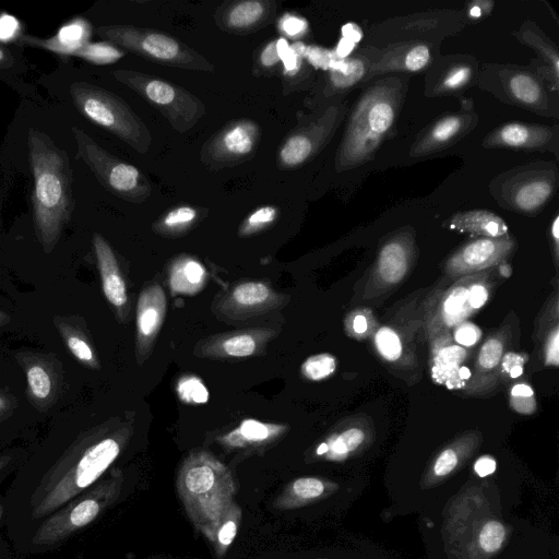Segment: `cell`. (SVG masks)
Segmentation results:
<instances>
[{
	"label": "cell",
	"mask_w": 559,
	"mask_h": 559,
	"mask_svg": "<svg viewBox=\"0 0 559 559\" xmlns=\"http://www.w3.org/2000/svg\"><path fill=\"white\" fill-rule=\"evenodd\" d=\"M521 487L496 455H479L442 510L417 518L426 559H559L555 535L513 514Z\"/></svg>",
	"instance_id": "6da1fadb"
},
{
	"label": "cell",
	"mask_w": 559,
	"mask_h": 559,
	"mask_svg": "<svg viewBox=\"0 0 559 559\" xmlns=\"http://www.w3.org/2000/svg\"><path fill=\"white\" fill-rule=\"evenodd\" d=\"M121 451L112 436H81L47 469L27 497L28 515L48 516L91 487Z\"/></svg>",
	"instance_id": "7a4b0ae2"
},
{
	"label": "cell",
	"mask_w": 559,
	"mask_h": 559,
	"mask_svg": "<svg viewBox=\"0 0 559 559\" xmlns=\"http://www.w3.org/2000/svg\"><path fill=\"white\" fill-rule=\"evenodd\" d=\"M27 147L34 179V228L45 251L50 252L74 209L70 160L63 148L36 128H28Z\"/></svg>",
	"instance_id": "3957f363"
},
{
	"label": "cell",
	"mask_w": 559,
	"mask_h": 559,
	"mask_svg": "<svg viewBox=\"0 0 559 559\" xmlns=\"http://www.w3.org/2000/svg\"><path fill=\"white\" fill-rule=\"evenodd\" d=\"M177 486L189 518L207 538L234 503L230 472L210 453L197 452L181 465Z\"/></svg>",
	"instance_id": "277c9868"
},
{
	"label": "cell",
	"mask_w": 559,
	"mask_h": 559,
	"mask_svg": "<svg viewBox=\"0 0 559 559\" xmlns=\"http://www.w3.org/2000/svg\"><path fill=\"white\" fill-rule=\"evenodd\" d=\"M498 266L476 274L465 275L452 282L428 288L425 297L423 336L429 341L440 332L455 325L479 311L498 285Z\"/></svg>",
	"instance_id": "5b68a950"
},
{
	"label": "cell",
	"mask_w": 559,
	"mask_h": 559,
	"mask_svg": "<svg viewBox=\"0 0 559 559\" xmlns=\"http://www.w3.org/2000/svg\"><path fill=\"white\" fill-rule=\"evenodd\" d=\"M75 108L85 118L106 129L140 154L152 145V134L145 122L118 95L87 82L70 85Z\"/></svg>",
	"instance_id": "8992f818"
},
{
	"label": "cell",
	"mask_w": 559,
	"mask_h": 559,
	"mask_svg": "<svg viewBox=\"0 0 559 559\" xmlns=\"http://www.w3.org/2000/svg\"><path fill=\"white\" fill-rule=\"evenodd\" d=\"M394 117L393 97L386 90L374 87L364 95L340 146L337 166L344 168L366 160L392 127Z\"/></svg>",
	"instance_id": "52a82bcc"
},
{
	"label": "cell",
	"mask_w": 559,
	"mask_h": 559,
	"mask_svg": "<svg viewBox=\"0 0 559 559\" xmlns=\"http://www.w3.org/2000/svg\"><path fill=\"white\" fill-rule=\"evenodd\" d=\"M96 31L107 41L152 62L185 70L215 71L207 59L168 34L134 25H105Z\"/></svg>",
	"instance_id": "ba28073f"
},
{
	"label": "cell",
	"mask_w": 559,
	"mask_h": 559,
	"mask_svg": "<svg viewBox=\"0 0 559 559\" xmlns=\"http://www.w3.org/2000/svg\"><path fill=\"white\" fill-rule=\"evenodd\" d=\"M114 78L155 107L180 133L192 129L205 115L203 102L186 88L135 70H116Z\"/></svg>",
	"instance_id": "9c48e42d"
},
{
	"label": "cell",
	"mask_w": 559,
	"mask_h": 559,
	"mask_svg": "<svg viewBox=\"0 0 559 559\" xmlns=\"http://www.w3.org/2000/svg\"><path fill=\"white\" fill-rule=\"evenodd\" d=\"M72 133L80 158L106 190L132 203L147 200L152 193V186L134 165L108 153L84 130L72 127Z\"/></svg>",
	"instance_id": "30bf717a"
},
{
	"label": "cell",
	"mask_w": 559,
	"mask_h": 559,
	"mask_svg": "<svg viewBox=\"0 0 559 559\" xmlns=\"http://www.w3.org/2000/svg\"><path fill=\"white\" fill-rule=\"evenodd\" d=\"M416 255L414 237L409 233L388 239L378 252L358 300L376 305L386 298L409 276Z\"/></svg>",
	"instance_id": "8fae6325"
},
{
	"label": "cell",
	"mask_w": 559,
	"mask_h": 559,
	"mask_svg": "<svg viewBox=\"0 0 559 559\" xmlns=\"http://www.w3.org/2000/svg\"><path fill=\"white\" fill-rule=\"evenodd\" d=\"M116 485L104 483L87 493L74 498L53 512L37 528L33 544L52 546L91 524L116 497Z\"/></svg>",
	"instance_id": "7c38bea8"
},
{
	"label": "cell",
	"mask_w": 559,
	"mask_h": 559,
	"mask_svg": "<svg viewBox=\"0 0 559 559\" xmlns=\"http://www.w3.org/2000/svg\"><path fill=\"white\" fill-rule=\"evenodd\" d=\"M519 342V318L510 312L500 326L481 343L474 357L464 395L480 399L493 396L500 388L497 380L499 364L507 352L518 348Z\"/></svg>",
	"instance_id": "4fadbf2b"
},
{
	"label": "cell",
	"mask_w": 559,
	"mask_h": 559,
	"mask_svg": "<svg viewBox=\"0 0 559 559\" xmlns=\"http://www.w3.org/2000/svg\"><path fill=\"white\" fill-rule=\"evenodd\" d=\"M377 440L376 425L365 414L338 421L313 448L314 461L344 466L368 455Z\"/></svg>",
	"instance_id": "5bb4252c"
},
{
	"label": "cell",
	"mask_w": 559,
	"mask_h": 559,
	"mask_svg": "<svg viewBox=\"0 0 559 559\" xmlns=\"http://www.w3.org/2000/svg\"><path fill=\"white\" fill-rule=\"evenodd\" d=\"M260 139L261 128L255 121L230 120L204 142L201 162L212 170L238 166L253 156Z\"/></svg>",
	"instance_id": "9a60e30c"
},
{
	"label": "cell",
	"mask_w": 559,
	"mask_h": 559,
	"mask_svg": "<svg viewBox=\"0 0 559 559\" xmlns=\"http://www.w3.org/2000/svg\"><path fill=\"white\" fill-rule=\"evenodd\" d=\"M516 240L504 235L497 238L480 237L460 247L444 264V277L455 281L462 276L493 269L507 262L515 251Z\"/></svg>",
	"instance_id": "2e32d148"
},
{
	"label": "cell",
	"mask_w": 559,
	"mask_h": 559,
	"mask_svg": "<svg viewBox=\"0 0 559 559\" xmlns=\"http://www.w3.org/2000/svg\"><path fill=\"white\" fill-rule=\"evenodd\" d=\"M469 348L457 345L449 331L429 340V368L432 380L450 390H464L474 361Z\"/></svg>",
	"instance_id": "e0dca14e"
},
{
	"label": "cell",
	"mask_w": 559,
	"mask_h": 559,
	"mask_svg": "<svg viewBox=\"0 0 559 559\" xmlns=\"http://www.w3.org/2000/svg\"><path fill=\"white\" fill-rule=\"evenodd\" d=\"M333 112H325L317 121L294 129L281 145L276 164L282 170L293 169L312 158L326 140Z\"/></svg>",
	"instance_id": "ac0fdd59"
},
{
	"label": "cell",
	"mask_w": 559,
	"mask_h": 559,
	"mask_svg": "<svg viewBox=\"0 0 559 559\" xmlns=\"http://www.w3.org/2000/svg\"><path fill=\"white\" fill-rule=\"evenodd\" d=\"M275 14V1L237 0L223 3L216 10L214 21L222 31L247 35L271 24Z\"/></svg>",
	"instance_id": "d6986e66"
},
{
	"label": "cell",
	"mask_w": 559,
	"mask_h": 559,
	"mask_svg": "<svg viewBox=\"0 0 559 559\" xmlns=\"http://www.w3.org/2000/svg\"><path fill=\"white\" fill-rule=\"evenodd\" d=\"M558 320V293L555 290L540 309L532 335L535 343L534 353L543 367H558L559 364Z\"/></svg>",
	"instance_id": "ffe728a7"
},
{
	"label": "cell",
	"mask_w": 559,
	"mask_h": 559,
	"mask_svg": "<svg viewBox=\"0 0 559 559\" xmlns=\"http://www.w3.org/2000/svg\"><path fill=\"white\" fill-rule=\"evenodd\" d=\"M93 247L104 295L115 309L122 311L128 302V294L116 255L106 239L98 233L93 235Z\"/></svg>",
	"instance_id": "44dd1931"
},
{
	"label": "cell",
	"mask_w": 559,
	"mask_h": 559,
	"mask_svg": "<svg viewBox=\"0 0 559 559\" xmlns=\"http://www.w3.org/2000/svg\"><path fill=\"white\" fill-rule=\"evenodd\" d=\"M165 313L166 296L163 288L157 284L144 288L136 308V340L140 352H145L155 340Z\"/></svg>",
	"instance_id": "7402d4cb"
},
{
	"label": "cell",
	"mask_w": 559,
	"mask_h": 559,
	"mask_svg": "<svg viewBox=\"0 0 559 559\" xmlns=\"http://www.w3.org/2000/svg\"><path fill=\"white\" fill-rule=\"evenodd\" d=\"M24 368L27 395L31 402L39 409H47L56 400L59 380L52 362L38 355L21 358Z\"/></svg>",
	"instance_id": "603a6c76"
},
{
	"label": "cell",
	"mask_w": 559,
	"mask_h": 559,
	"mask_svg": "<svg viewBox=\"0 0 559 559\" xmlns=\"http://www.w3.org/2000/svg\"><path fill=\"white\" fill-rule=\"evenodd\" d=\"M91 36V25L84 19L78 17L61 26L58 33L50 38H38L23 35L21 43L34 47L44 48L59 55L73 56L74 52L85 45Z\"/></svg>",
	"instance_id": "cb8c5ba5"
},
{
	"label": "cell",
	"mask_w": 559,
	"mask_h": 559,
	"mask_svg": "<svg viewBox=\"0 0 559 559\" xmlns=\"http://www.w3.org/2000/svg\"><path fill=\"white\" fill-rule=\"evenodd\" d=\"M430 61V50L424 44L404 45L384 53L371 71L381 73L388 71L416 72L424 69Z\"/></svg>",
	"instance_id": "d4e9b609"
},
{
	"label": "cell",
	"mask_w": 559,
	"mask_h": 559,
	"mask_svg": "<svg viewBox=\"0 0 559 559\" xmlns=\"http://www.w3.org/2000/svg\"><path fill=\"white\" fill-rule=\"evenodd\" d=\"M450 226L461 233L486 238H497L508 234V226L503 219L488 211L460 213L451 219Z\"/></svg>",
	"instance_id": "484cf974"
},
{
	"label": "cell",
	"mask_w": 559,
	"mask_h": 559,
	"mask_svg": "<svg viewBox=\"0 0 559 559\" xmlns=\"http://www.w3.org/2000/svg\"><path fill=\"white\" fill-rule=\"evenodd\" d=\"M204 266L191 257H180L169 270V287L174 294L193 295L205 285Z\"/></svg>",
	"instance_id": "4316f807"
},
{
	"label": "cell",
	"mask_w": 559,
	"mask_h": 559,
	"mask_svg": "<svg viewBox=\"0 0 559 559\" xmlns=\"http://www.w3.org/2000/svg\"><path fill=\"white\" fill-rule=\"evenodd\" d=\"M284 426L245 419L237 428L223 437L225 444L231 448H245L264 444L282 433Z\"/></svg>",
	"instance_id": "83f0119b"
},
{
	"label": "cell",
	"mask_w": 559,
	"mask_h": 559,
	"mask_svg": "<svg viewBox=\"0 0 559 559\" xmlns=\"http://www.w3.org/2000/svg\"><path fill=\"white\" fill-rule=\"evenodd\" d=\"M53 322L71 355L88 368H98V360L86 334L74 324V321L56 317Z\"/></svg>",
	"instance_id": "f1b7e54d"
},
{
	"label": "cell",
	"mask_w": 559,
	"mask_h": 559,
	"mask_svg": "<svg viewBox=\"0 0 559 559\" xmlns=\"http://www.w3.org/2000/svg\"><path fill=\"white\" fill-rule=\"evenodd\" d=\"M548 136V130L515 122L501 127L489 138V142L509 147H536L545 143Z\"/></svg>",
	"instance_id": "f546056e"
},
{
	"label": "cell",
	"mask_w": 559,
	"mask_h": 559,
	"mask_svg": "<svg viewBox=\"0 0 559 559\" xmlns=\"http://www.w3.org/2000/svg\"><path fill=\"white\" fill-rule=\"evenodd\" d=\"M197 207L180 205L169 210L153 225V229L162 235L178 236L186 233L199 219Z\"/></svg>",
	"instance_id": "4dcf8cb0"
},
{
	"label": "cell",
	"mask_w": 559,
	"mask_h": 559,
	"mask_svg": "<svg viewBox=\"0 0 559 559\" xmlns=\"http://www.w3.org/2000/svg\"><path fill=\"white\" fill-rule=\"evenodd\" d=\"M552 192L550 181L530 179L520 185L512 194L514 205L522 211H535L543 206Z\"/></svg>",
	"instance_id": "1f68e13d"
},
{
	"label": "cell",
	"mask_w": 559,
	"mask_h": 559,
	"mask_svg": "<svg viewBox=\"0 0 559 559\" xmlns=\"http://www.w3.org/2000/svg\"><path fill=\"white\" fill-rule=\"evenodd\" d=\"M241 520V510L234 502L225 514L222 516L217 525L212 530L207 539L214 545L219 555L225 554L234 542L238 532Z\"/></svg>",
	"instance_id": "d6a6232c"
},
{
	"label": "cell",
	"mask_w": 559,
	"mask_h": 559,
	"mask_svg": "<svg viewBox=\"0 0 559 559\" xmlns=\"http://www.w3.org/2000/svg\"><path fill=\"white\" fill-rule=\"evenodd\" d=\"M508 85L511 95L524 105H538L545 96L538 81L527 73L518 72L513 74Z\"/></svg>",
	"instance_id": "836d02e7"
},
{
	"label": "cell",
	"mask_w": 559,
	"mask_h": 559,
	"mask_svg": "<svg viewBox=\"0 0 559 559\" xmlns=\"http://www.w3.org/2000/svg\"><path fill=\"white\" fill-rule=\"evenodd\" d=\"M463 119L460 116H448L439 120L424 138L417 151H428L453 139L462 129Z\"/></svg>",
	"instance_id": "e575fe53"
},
{
	"label": "cell",
	"mask_w": 559,
	"mask_h": 559,
	"mask_svg": "<svg viewBox=\"0 0 559 559\" xmlns=\"http://www.w3.org/2000/svg\"><path fill=\"white\" fill-rule=\"evenodd\" d=\"M272 292L261 282H246L237 285L231 292V300L236 306L255 308L267 302Z\"/></svg>",
	"instance_id": "d590c367"
},
{
	"label": "cell",
	"mask_w": 559,
	"mask_h": 559,
	"mask_svg": "<svg viewBox=\"0 0 559 559\" xmlns=\"http://www.w3.org/2000/svg\"><path fill=\"white\" fill-rule=\"evenodd\" d=\"M330 72V82L334 88L343 90L357 83L366 73L365 63L360 59H342Z\"/></svg>",
	"instance_id": "8d00e7d4"
},
{
	"label": "cell",
	"mask_w": 559,
	"mask_h": 559,
	"mask_svg": "<svg viewBox=\"0 0 559 559\" xmlns=\"http://www.w3.org/2000/svg\"><path fill=\"white\" fill-rule=\"evenodd\" d=\"M73 56L95 64H109L122 58L124 50L109 41L86 43Z\"/></svg>",
	"instance_id": "74e56055"
},
{
	"label": "cell",
	"mask_w": 559,
	"mask_h": 559,
	"mask_svg": "<svg viewBox=\"0 0 559 559\" xmlns=\"http://www.w3.org/2000/svg\"><path fill=\"white\" fill-rule=\"evenodd\" d=\"M378 324L373 313L367 308L349 311L344 319V328L349 337L362 340L371 336Z\"/></svg>",
	"instance_id": "f35d334b"
},
{
	"label": "cell",
	"mask_w": 559,
	"mask_h": 559,
	"mask_svg": "<svg viewBox=\"0 0 559 559\" xmlns=\"http://www.w3.org/2000/svg\"><path fill=\"white\" fill-rule=\"evenodd\" d=\"M336 358L329 353H320L308 357L301 365V374L310 381H322L336 370Z\"/></svg>",
	"instance_id": "ab89813d"
},
{
	"label": "cell",
	"mask_w": 559,
	"mask_h": 559,
	"mask_svg": "<svg viewBox=\"0 0 559 559\" xmlns=\"http://www.w3.org/2000/svg\"><path fill=\"white\" fill-rule=\"evenodd\" d=\"M278 214V207L274 205L255 209L239 226V236L248 237L269 228L276 222Z\"/></svg>",
	"instance_id": "60d3db41"
},
{
	"label": "cell",
	"mask_w": 559,
	"mask_h": 559,
	"mask_svg": "<svg viewBox=\"0 0 559 559\" xmlns=\"http://www.w3.org/2000/svg\"><path fill=\"white\" fill-rule=\"evenodd\" d=\"M292 47L301 55L304 60H307L308 63L317 69L331 71L342 60L335 55L334 50L318 46H307L304 43L296 41Z\"/></svg>",
	"instance_id": "b9f144b4"
},
{
	"label": "cell",
	"mask_w": 559,
	"mask_h": 559,
	"mask_svg": "<svg viewBox=\"0 0 559 559\" xmlns=\"http://www.w3.org/2000/svg\"><path fill=\"white\" fill-rule=\"evenodd\" d=\"M527 361L528 356L524 352H507L503 355L497 371L499 386L520 378L524 372V367Z\"/></svg>",
	"instance_id": "7bdbcfd3"
},
{
	"label": "cell",
	"mask_w": 559,
	"mask_h": 559,
	"mask_svg": "<svg viewBox=\"0 0 559 559\" xmlns=\"http://www.w3.org/2000/svg\"><path fill=\"white\" fill-rule=\"evenodd\" d=\"M176 391L182 402L191 405L205 404L210 397L207 388L195 376H186L179 379Z\"/></svg>",
	"instance_id": "ee69618b"
},
{
	"label": "cell",
	"mask_w": 559,
	"mask_h": 559,
	"mask_svg": "<svg viewBox=\"0 0 559 559\" xmlns=\"http://www.w3.org/2000/svg\"><path fill=\"white\" fill-rule=\"evenodd\" d=\"M509 404L519 414L532 415L537 407L533 388L526 382L514 383L509 392Z\"/></svg>",
	"instance_id": "f6af8a7d"
},
{
	"label": "cell",
	"mask_w": 559,
	"mask_h": 559,
	"mask_svg": "<svg viewBox=\"0 0 559 559\" xmlns=\"http://www.w3.org/2000/svg\"><path fill=\"white\" fill-rule=\"evenodd\" d=\"M257 340L249 333H240L225 338L221 343L222 352L230 357H248L255 353Z\"/></svg>",
	"instance_id": "bcb514c9"
},
{
	"label": "cell",
	"mask_w": 559,
	"mask_h": 559,
	"mask_svg": "<svg viewBox=\"0 0 559 559\" xmlns=\"http://www.w3.org/2000/svg\"><path fill=\"white\" fill-rule=\"evenodd\" d=\"M281 56L276 39L265 44L254 59L253 71L257 75H270L281 67Z\"/></svg>",
	"instance_id": "7dc6e473"
},
{
	"label": "cell",
	"mask_w": 559,
	"mask_h": 559,
	"mask_svg": "<svg viewBox=\"0 0 559 559\" xmlns=\"http://www.w3.org/2000/svg\"><path fill=\"white\" fill-rule=\"evenodd\" d=\"M452 340L465 348H474L480 342L483 332L479 326L469 321L461 322L450 331Z\"/></svg>",
	"instance_id": "c3c4849f"
},
{
	"label": "cell",
	"mask_w": 559,
	"mask_h": 559,
	"mask_svg": "<svg viewBox=\"0 0 559 559\" xmlns=\"http://www.w3.org/2000/svg\"><path fill=\"white\" fill-rule=\"evenodd\" d=\"M308 28L306 19L294 13H285L277 21V29L286 39H298L306 35Z\"/></svg>",
	"instance_id": "681fc988"
},
{
	"label": "cell",
	"mask_w": 559,
	"mask_h": 559,
	"mask_svg": "<svg viewBox=\"0 0 559 559\" xmlns=\"http://www.w3.org/2000/svg\"><path fill=\"white\" fill-rule=\"evenodd\" d=\"M304 58L297 52L290 45V48L286 56L282 60L281 71L283 78L286 81V85L289 81H293L300 73L304 66Z\"/></svg>",
	"instance_id": "f907efd6"
},
{
	"label": "cell",
	"mask_w": 559,
	"mask_h": 559,
	"mask_svg": "<svg viewBox=\"0 0 559 559\" xmlns=\"http://www.w3.org/2000/svg\"><path fill=\"white\" fill-rule=\"evenodd\" d=\"M471 73V68L467 66L455 67L443 78L441 87L444 90L459 88L469 80Z\"/></svg>",
	"instance_id": "816d5d0a"
},
{
	"label": "cell",
	"mask_w": 559,
	"mask_h": 559,
	"mask_svg": "<svg viewBox=\"0 0 559 559\" xmlns=\"http://www.w3.org/2000/svg\"><path fill=\"white\" fill-rule=\"evenodd\" d=\"M20 23L19 21L9 14L0 15V40L10 41L19 35Z\"/></svg>",
	"instance_id": "f5cc1de1"
},
{
	"label": "cell",
	"mask_w": 559,
	"mask_h": 559,
	"mask_svg": "<svg viewBox=\"0 0 559 559\" xmlns=\"http://www.w3.org/2000/svg\"><path fill=\"white\" fill-rule=\"evenodd\" d=\"M342 35L354 44L358 43L362 37L360 27L354 23H347L342 27Z\"/></svg>",
	"instance_id": "db71d44e"
},
{
	"label": "cell",
	"mask_w": 559,
	"mask_h": 559,
	"mask_svg": "<svg viewBox=\"0 0 559 559\" xmlns=\"http://www.w3.org/2000/svg\"><path fill=\"white\" fill-rule=\"evenodd\" d=\"M355 44L347 38L342 37L334 50L335 55L340 59H346L347 56L353 51Z\"/></svg>",
	"instance_id": "11a10c76"
},
{
	"label": "cell",
	"mask_w": 559,
	"mask_h": 559,
	"mask_svg": "<svg viewBox=\"0 0 559 559\" xmlns=\"http://www.w3.org/2000/svg\"><path fill=\"white\" fill-rule=\"evenodd\" d=\"M551 234H552V238H554V246H555V260H556V264H557V260H558V238H559V235H558V217L555 218L554 223H552V227H551Z\"/></svg>",
	"instance_id": "9f6ffc18"
},
{
	"label": "cell",
	"mask_w": 559,
	"mask_h": 559,
	"mask_svg": "<svg viewBox=\"0 0 559 559\" xmlns=\"http://www.w3.org/2000/svg\"><path fill=\"white\" fill-rule=\"evenodd\" d=\"M12 63V57L8 51L0 47V67L8 68Z\"/></svg>",
	"instance_id": "6f0895ef"
},
{
	"label": "cell",
	"mask_w": 559,
	"mask_h": 559,
	"mask_svg": "<svg viewBox=\"0 0 559 559\" xmlns=\"http://www.w3.org/2000/svg\"><path fill=\"white\" fill-rule=\"evenodd\" d=\"M10 406V400L7 396L0 395V416L4 415Z\"/></svg>",
	"instance_id": "680465c9"
},
{
	"label": "cell",
	"mask_w": 559,
	"mask_h": 559,
	"mask_svg": "<svg viewBox=\"0 0 559 559\" xmlns=\"http://www.w3.org/2000/svg\"><path fill=\"white\" fill-rule=\"evenodd\" d=\"M471 16L479 17L483 14V9L479 5H475L469 10Z\"/></svg>",
	"instance_id": "91938a15"
},
{
	"label": "cell",
	"mask_w": 559,
	"mask_h": 559,
	"mask_svg": "<svg viewBox=\"0 0 559 559\" xmlns=\"http://www.w3.org/2000/svg\"><path fill=\"white\" fill-rule=\"evenodd\" d=\"M10 461L11 457L9 455L0 456V472L5 468Z\"/></svg>",
	"instance_id": "94428289"
},
{
	"label": "cell",
	"mask_w": 559,
	"mask_h": 559,
	"mask_svg": "<svg viewBox=\"0 0 559 559\" xmlns=\"http://www.w3.org/2000/svg\"><path fill=\"white\" fill-rule=\"evenodd\" d=\"M9 321H10V317L5 312L0 310V326L5 325Z\"/></svg>",
	"instance_id": "6125c7cd"
},
{
	"label": "cell",
	"mask_w": 559,
	"mask_h": 559,
	"mask_svg": "<svg viewBox=\"0 0 559 559\" xmlns=\"http://www.w3.org/2000/svg\"><path fill=\"white\" fill-rule=\"evenodd\" d=\"M2 516V506H0V519Z\"/></svg>",
	"instance_id": "be15d7a7"
}]
</instances>
